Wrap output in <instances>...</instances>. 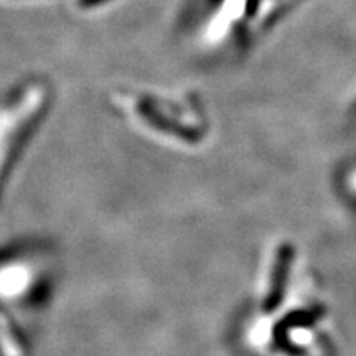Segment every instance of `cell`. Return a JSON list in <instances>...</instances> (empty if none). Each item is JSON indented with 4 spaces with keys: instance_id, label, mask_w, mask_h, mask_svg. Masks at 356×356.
Instances as JSON below:
<instances>
[{
    "instance_id": "6da1fadb",
    "label": "cell",
    "mask_w": 356,
    "mask_h": 356,
    "mask_svg": "<svg viewBox=\"0 0 356 356\" xmlns=\"http://www.w3.org/2000/svg\"><path fill=\"white\" fill-rule=\"evenodd\" d=\"M292 248L291 246H282L279 249L277 259H275L274 267V275H273V284H270V292L266 299V310L273 312L279 307L280 300L284 297V289H286V279L289 273V266L292 262Z\"/></svg>"
}]
</instances>
